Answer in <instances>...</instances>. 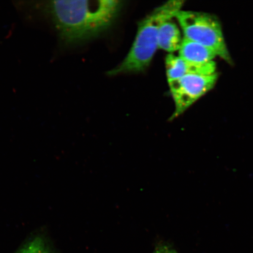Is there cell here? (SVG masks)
<instances>
[{"mask_svg":"<svg viewBox=\"0 0 253 253\" xmlns=\"http://www.w3.org/2000/svg\"><path fill=\"white\" fill-rule=\"evenodd\" d=\"M175 18L181 28L184 39L209 47L217 56L232 64L222 28L216 17L205 12L181 9L177 13Z\"/></svg>","mask_w":253,"mask_h":253,"instance_id":"cell-3","label":"cell"},{"mask_svg":"<svg viewBox=\"0 0 253 253\" xmlns=\"http://www.w3.org/2000/svg\"><path fill=\"white\" fill-rule=\"evenodd\" d=\"M218 74L205 75L189 74L169 82V87L175 109L169 121L178 118L204 95L214 87Z\"/></svg>","mask_w":253,"mask_h":253,"instance_id":"cell-4","label":"cell"},{"mask_svg":"<svg viewBox=\"0 0 253 253\" xmlns=\"http://www.w3.org/2000/svg\"><path fill=\"white\" fill-rule=\"evenodd\" d=\"M15 253H56V251L45 231L40 230L28 237Z\"/></svg>","mask_w":253,"mask_h":253,"instance_id":"cell-8","label":"cell"},{"mask_svg":"<svg viewBox=\"0 0 253 253\" xmlns=\"http://www.w3.org/2000/svg\"><path fill=\"white\" fill-rule=\"evenodd\" d=\"M153 253H177L172 247L169 245L161 244L158 245L157 248L155 250Z\"/></svg>","mask_w":253,"mask_h":253,"instance_id":"cell-9","label":"cell"},{"mask_svg":"<svg viewBox=\"0 0 253 253\" xmlns=\"http://www.w3.org/2000/svg\"><path fill=\"white\" fill-rule=\"evenodd\" d=\"M42 4L36 6L51 21L65 45L99 36L115 21L123 5L117 0H61Z\"/></svg>","mask_w":253,"mask_h":253,"instance_id":"cell-1","label":"cell"},{"mask_svg":"<svg viewBox=\"0 0 253 253\" xmlns=\"http://www.w3.org/2000/svg\"><path fill=\"white\" fill-rule=\"evenodd\" d=\"M166 68L169 83L189 74L210 75L217 73L216 65L214 61L204 65H193L173 53L167 56Z\"/></svg>","mask_w":253,"mask_h":253,"instance_id":"cell-5","label":"cell"},{"mask_svg":"<svg viewBox=\"0 0 253 253\" xmlns=\"http://www.w3.org/2000/svg\"><path fill=\"white\" fill-rule=\"evenodd\" d=\"M183 39L178 25L172 20L167 21L161 25L160 28L158 48L172 53L179 50Z\"/></svg>","mask_w":253,"mask_h":253,"instance_id":"cell-7","label":"cell"},{"mask_svg":"<svg viewBox=\"0 0 253 253\" xmlns=\"http://www.w3.org/2000/svg\"><path fill=\"white\" fill-rule=\"evenodd\" d=\"M184 1L172 0L154 9L138 24L137 35L127 55L108 74L115 76L144 71L150 65L158 49V34L161 25L175 18Z\"/></svg>","mask_w":253,"mask_h":253,"instance_id":"cell-2","label":"cell"},{"mask_svg":"<svg viewBox=\"0 0 253 253\" xmlns=\"http://www.w3.org/2000/svg\"><path fill=\"white\" fill-rule=\"evenodd\" d=\"M179 56L193 65H204L213 61L217 55L213 50L202 44L183 39L179 50Z\"/></svg>","mask_w":253,"mask_h":253,"instance_id":"cell-6","label":"cell"}]
</instances>
